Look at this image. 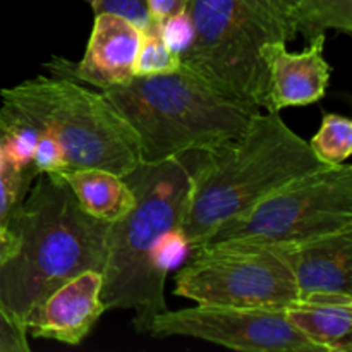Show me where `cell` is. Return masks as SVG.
Returning <instances> with one entry per match:
<instances>
[{"label":"cell","instance_id":"cell-1","mask_svg":"<svg viewBox=\"0 0 352 352\" xmlns=\"http://www.w3.org/2000/svg\"><path fill=\"white\" fill-rule=\"evenodd\" d=\"M109 227L81 208L60 175L38 174L7 226L16 246L0 265V306L26 329L55 289L82 272H102Z\"/></svg>","mask_w":352,"mask_h":352},{"label":"cell","instance_id":"cell-2","mask_svg":"<svg viewBox=\"0 0 352 352\" xmlns=\"http://www.w3.org/2000/svg\"><path fill=\"white\" fill-rule=\"evenodd\" d=\"M325 167L278 112L260 110L241 136L201 153L179 226L191 253L227 220Z\"/></svg>","mask_w":352,"mask_h":352},{"label":"cell","instance_id":"cell-3","mask_svg":"<svg viewBox=\"0 0 352 352\" xmlns=\"http://www.w3.org/2000/svg\"><path fill=\"white\" fill-rule=\"evenodd\" d=\"M203 151L141 164L124 177L136 201L127 215L112 222L102 268V301L109 309H133V325L148 333L157 315L167 311V275L157 256L165 234L181 226L192 174Z\"/></svg>","mask_w":352,"mask_h":352},{"label":"cell","instance_id":"cell-4","mask_svg":"<svg viewBox=\"0 0 352 352\" xmlns=\"http://www.w3.org/2000/svg\"><path fill=\"white\" fill-rule=\"evenodd\" d=\"M133 127L144 164L212 151L244 133L261 109L226 95L181 67L102 89Z\"/></svg>","mask_w":352,"mask_h":352},{"label":"cell","instance_id":"cell-5","mask_svg":"<svg viewBox=\"0 0 352 352\" xmlns=\"http://www.w3.org/2000/svg\"><path fill=\"white\" fill-rule=\"evenodd\" d=\"M294 6L296 0H188L195 38L181 67L226 95L267 109L261 48L298 36Z\"/></svg>","mask_w":352,"mask_h":352},{"label":"cell","instance_id":"cell-6","mask_svg":"<svg viewBox=\"0 0 352 352\" xmlns=\"http://www.w3.org/2000/svg\"><path fill=\"white\" fill-rule=\"evenodd\" d=\"M0 98L57 138L65 155V172L100 168L126 177L143 164L133 127L103 93L78 81L36 76L3 88Z\"/></svg>","mask_w":352,"mask_h":352},{"label":"cell","instance_id":"cell-7","mask_svg":"<svg viewBox=\"0 0 352 352\" xmlns=\"http://www.w3.org/2000/svg\"><path fill=\"white\" fill-rule=\"evenodd\" d=\"M351 227L352 167L344 162L261 199L222 223L205 244H294Z\"/></svg>","mask_w":352,"mask_h":352},{"label":"cell","instance_id":"cell-8","mask_svg":"<svg viewBox=\"0 0 352 352\" xmlns=\"http://www.w3.org/2000/svg\"><path fill=\"white\" fill-rule=\"evenodd\" d=\"M174 292L198 305L285 311L301 301L287 260L267 244L215 243L191 253Z\"/></svg>","mask_w":352,"mask_h":352},{"label":"cell","instance_id":"cell-9","mask_svg":"<svg viewBox=\"0 0 352 352\" xmlns=\"http://www.w3.org/2000/svg\"><path fill=\"white\" fill-rule=\"evenodd\" d=\"M148 336L192 337L244 352H323L291 325L285 311L198 305L164 311L151 322Z\"/></svg>","mask_w":352,"mask_h":352},{"label":"cell","instance_id":"cell-10","mask_svg":"<svg viewBox=\"0 0 352 352\" xmlns=\"http://www.w3.org/2000/svg\"><path fill=\"white\" fill-rule=\"evenodd\" d=\"M95 16L93 31L81 60L71 62L54 57L45 64V69L57 78L88 82L95 88L105 89L133 78L141 31L116 14L100 12Z\"/></svg>","mask_w":352,"mask_h":352},{"label":"cell","instance_id":"cell-11","mask_svg":"<svg viewBox=\"0 0 352 352\" xmlns=\"http://www.w3.org/2000/svg\"><path fill=\"white\" fill-rule=\"evenodd\" d=\"M100 294L102 272H82L55 289L30 313L26 332L36 339L79 346L107 311Z\"/></svg>","mask_w":352,"mask_h":352},{"label":"cell","instance_id":"cell-12","mask_svg":"<svg viewBox=\"0 0 352 352\" xmlns=\"http://www.w3.org/2000/svg\"><path fill=\"white\" fill-rule=\"evenodd\" d=\"M323 47L325 34L309 41L301 54L289 52L284 41H272L261 48L268 71V112L311 105L325 96L332 69L323 57Z\"/></svg>","mask_w":352,"mask_h":352},{"label":"cell","instance_id":"cell-13","mask_svg":"<svg viewBox=\"0 0 352 352\" xmlns=\"http://www.w3.org/2000/svg\"><path fill=\"white\" fill-rule=\"evenodd\" d=\"M274 246L287 260L301 298L311 294L352 296V227L315 239Z\"/></svg>","mask_w":352,"mask_h":352},{"label":"cell","instance_id":"cell-14","mask_svg":"<svg viewBox=\"0 0 352 352\" xmlns=\"http://www.w3.org/2000/svg\"><path fill=\"white\" fill-rule=\"evenodd\" d=\"M294 329L323 352L352 351V296L311 294L285 309Z\"/></svg>","mask_w":352,"mask_h":352},{"label":"cell","instance_id":"cell-15","mask_svg":"<svg viewBox=\"0 0 352 352\" xmlns=\"http://www.w3.org/2000/svg\"><path fill=\"white\" fill-rule=\"evenodd\" d=\"M60 175L88 215L107 223L117 222L129 213L136 196L124 177L100 168H79Z\"/></svg>","mask_w":352,"mask_h":352},{"label":"cell","instance_id":"cell-16","mask_svg":"<svg viewBox=\"0 0 352 352\" xmlns=\"http://www.w3.org/2000/svg\"><path fill=\"white\" fill-rule=\"evenodd\" d=\"M41 134L26 113L10 103L0 105V158L7 160L17 168L33 167L34 146Z\"/></svg>","mask_w":352,"mask_h":352},{"label":"cell","instance_id":"cell-17","mask_svg":"<svg viewBox=\"0 0 352 352\" xmlns=\"http://www.w3.org/2000/svg\"><path fill=\"white\" fill-rule=\"evenodd\" d=\"M296 33L311 41L327 30L352 33V0H296Z\"/></svg>","mask_w":352,"mask_h":352},{"label":"cell","instance_id":"cell-18","mask_svg":"<svg viewBox=\"0 0 352 352\" xmlns=\"http://www.w3.org/2000/svg\"><path fill=\"white\" fill-rule=\"evenodd\" d=\"M309 146L323 164H344L352 153V122L339 113H325Z\"/></svg>","mask_w":352,"mask_h":352},{"label":"cell","instance_id":"cell-19","mask_svg":"<svg viewBox=\"0 0 352 352\" xmlns=\"http://www.w3.org/2000/svg\"><path fill=\"white\" fill-rule=\"evenodd\" d=\"M179 69H181V58L167 48L158 24L150 23L141 31L140 48H138L136 60L133 65V76L143 78V76L168 74V72L179 71Z\"/></svg>","mask_w":352,"mask_h":352},{"label":"cell","instance_id":"cell-20","mask_svg":"<svg viewBox=\"0 0 352 352\" xmlns=\"http://www.w3.org/2000/svg\"><path fill=\"white\" fill-rule=\"evenodd\" d=\"M36 175L33 167L17 168L0 158V229L7 230L10 219L24 203Z\"/></svg>","mask_w":352,"mask_h":352},{"label":"cell","instance_id":"cell-21","mask_svg":"<svg viewBox=\"0 0 352 352\" xmlns=\"http://www.w3.org/2000/svg\"><path fill=\"white\" fill-rule=\"evenodd\" d=\"M158 28H160V34L168 50L181 58L189 50L192 38H195V28H192L188 9H182L168 16L167 19L158 24Z\"/></svg>","mask_w":352,"mask_h":352},{"label":"cell","instance_id":"cell-22","mask_svg":"<svg viewBox=\"0 0 352 352\" xmlns=\"http://www.w3.org/2000/svg\"><path fill=\"white\" fill-rule=\"evenodd\" d=\"M31 165L36 170V174H41V172H47V174H62V172L67 170L62 144L58 143V140L50 131L41 129L38 143L34 146L33 164Z\"/></svg>","mask_w":352,"mask_h":352},{"label":"cell","instance_id":"cell-23","mask_svg":"<svg viewBox=\"0 0 352 352\" xmlns=\"http://www.w3.org/2000/svg\"><path fill=\"white\" fill-rule=\"evenodd\" d=\"M93 10H95V14L109 12L124 17L140 31H143L150 24L148 0H96Z\"/></svg>","mask_w":352,"mask_h":352},{"label":"cell","instance_id":"cell-24","mask_svg":"<svg viewBox=\"0 0 352 352\" xmlns=\"http://www.w3.org/2000/svg\"><path fill=\"white\" fill-rule=\"evenodd\" d=\"M189 254H191V248H189V241L186 239L182 230L179 227L168 230L162 239L160 250H158V268L162 270V274L167 275L172 268L179 267Z\"/></svg>","mask_w":352,"mask_h":352},{"label":"cell","instance_id":"cell-25","mask_svg":"<svg viewBox=\"0 0 352 352\" xmlns=\"http://www.w3.org/2000/svg\"><path fill=\"white\" fill-rule=\"evenodd\" d=\"M0 352H30L28 332L0 306Z\"/></svg>","mask_w":352,"mask_h":352},{"label":"cell","instance_id":"cell-26","mask_svg":"<svg viewBox=\"0 0 352 352\" xmlns=\"http://www.w3.org/2000/svg\"><path fill=\"white\" fill-rule=\"evenodd\" d=\"M188 0H148V10H150V23L160 24L172 14L186 9Z\"/></svg>","mask_w":352,"mask_h":352},{"label":"cell","instance_id":"cell-27","mask_svg":"<svg viewBox=\"0 0 352 352\" xmlns=\"http://www.w3.org/2000/svg\"><path fill=\"white\" fill-rule=\"evenodd\" d=\"M14 246H16V239H14L12 234H10L9 230L0 229V265H2L3 260L12 253Z\"/></svg>","mask_w":352,"mask_h":352},{"label":"cell","instance_id":"cell-28","mask_svg":"<svg viewBox=\"0 0 352 352\" xmlns=\"http://www.w3.org/2000/svg\"><path fill=\"white\" fill-rule=\"evenodd\" d=\"M85 2H88L89 3V6H95V3H96V0H85Z\"/></svg>","mask_w":352,"mask_h":352}]
</instances>
